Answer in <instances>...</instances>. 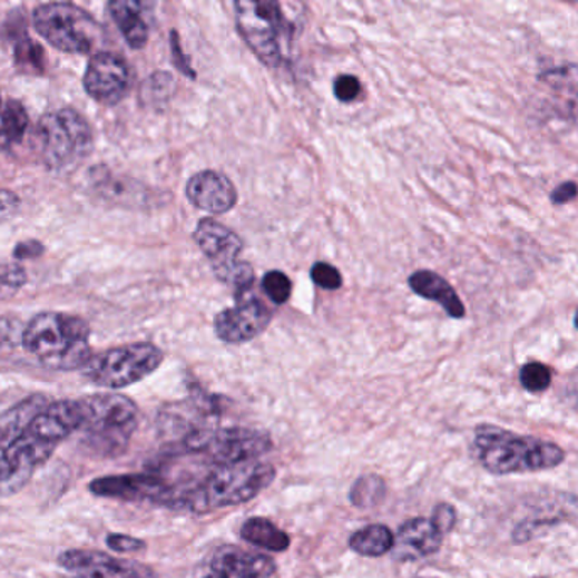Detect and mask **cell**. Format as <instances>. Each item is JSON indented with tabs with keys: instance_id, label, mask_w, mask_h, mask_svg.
I'll return each mask as SVG.
<instances>
[{
	"instance_id": "1",
	"label": "cell",
	"mask_w": 578,
	"mask_h": 578,
	"mask_svg": "<svg viewBox=\"0 0 578 578\" xmlns=\"http://www.w3.org/2000/svg\"><path fill=\"white\" fill-rule=\"evenodd\" d=\"M276 469L261 460L214 467L202 479L175 484L168 509L208 515L256 499L273 484Z\"/></svg>"
},
{
	"instance_id": "2",
	"label": "cell",
	"mask_w": 578,
	"mask_h": 578,
	"mask_svg": "<svg viewBox=\"0 0 578 578\" xmlns=\"http://www.w3.org/2000/svg\"><path fill=\"white\" fill-rule=\"evenodd\" d=\"M470 453L492 476L543 472L557 469L567 459V453L558 443L519 435L516 431L491 423H480L473 428Z\"/></svg>"
},
{
	"instance_id": "3",
	"label": "cell",
	"mask_w": 578,
	"mask_h": 578,
	"mask_svg": "<svg viewBox=\"0 0 578 578\" xmlns=\"http://www.w3.org/2000/svg\"><path fill=\"white\" fill-rule=\"evenodd\" d=\"M90 335V326L80 316L42 312L26 325L22 345L45 368L75 371L91 357Z\"/></svg>"
},
{
	"instance_id": "4",
	"label": "cell",
	"mask_w": 578,
	"mask_h": 578,
	"mask_svg": "<svg viewBox=\"0 0 578 578\" xmlns=\"http://www.w3.org/2000/svg\"><path fill=\"white\" fill-rule=\"evenodd\" d=\"M80 401L81 447L90 455H123L139 424V408L123 394H94Z\"/></svg>"
},
{
	"instance_id": "5",
	"label": "cell",
	"mask_w": 578,
	"mask_h": 578,
	"mask_svg": "<svg viewBox=\"0 0 578 578\" xmlns=\"http://www.w3.org/2000/svg\"><path fill=\"white\" fill-rule=\"evenodd\" d=\"M287 0H234L235 26L261 63L281 67L284 48L290 46L296 18L287 14Z\"/></svg>"
},
{
	"instance_id": "6",
	"label": "cell",
	"mask_w": 578,
	"mask_h": 578,
	"mask_svg": "<svg viewBox=\"0 0 578 578\" xmlns=\"http://www.w3.org/2000/svg\"><path fill=\"white\" fill-rule=\"evenodd\" d=\"M36 144L42 165L58 175H70L94 149V130L71 107L45 114L36 127Z\"/></svg>"
},
{
	"instance_id": "7",
	"label": "cell",
	"mask_w": 578,
	"mask_h": 578,
	"mask_svg": "<svg viewBox=\"0 0 578 578\" xmlns=\"http://www.w3.org/2000/svg\"><path fill=\"white\" fill-rule=\"evenodd\" d=\"M193 238L210 263L217 280L234 290L235 298L243 300L256 281L254 267L247 261L241 259L243 238L210 217L198 222Z\"/></svg>"
},
{
	"instance_id": "8",
	"label": "cell",
	"mask_w": 578,
	"mask_h": 578,
	"mask_svg": "<svg viewBox=\"0 0 578 578\" xmlns=\"http://www.w3.org/2000/svg\"><path fill=\"white\" fill-rule=\"evenodd\" d=\"M165 361V352L153 344H129L91 355L81 374L91 384L123 390L155 374Z\"/></svg>"
},
{
	"instance_id": "9",
	"label": "cell",
	"mask_w": 578,
	"mask_h": 578,
	"mask_svg": "<svg viewBox=\"0 0 578 578\" xmlns=\"http://www.w3.org/2000/svg\"><path fill=\"white\" fill-rule=\"evenodd\" d=\"M32 22L39 36L63 53H90L100 35L97 21L70 2L39 6L32 14Z\"/></svg>"
},
{
	"instance_id": "10",
	"label": "cell",
	"mask_w": 578,
	"mask_h": 578,
	"mask_svg": "<svg viewBox=\"0 0 578 578\" xmlns=\"http://www.w3.org/2000/svg\"><path fill=\"white\" fill-rule=\"evenodd\" d=\"M58 443L45 439L28 428L21 439L16 440L0 453V498L18 494L36 470L48 462L57 450Z\"/></svg>"
},
{
	"instance_id": "11",
	"label": "cell",
	"mask_w": 578,
	"mask_h": 578,
	"mask_svg": "<svg viewBox=\"0 0 578 578\" xmlns=\"http://www.w3.org/2000/svg\"><path fill=\"white\" fill-rule=\"evenodd\" d=\"M273 447V439L263 430L244 427L214 428L208 433L200 455H204L212 467L231 466L259 460L270 453Z\"/></svg>"
},
{
	"instance_id": "12",
	"label": "cell",
	"mask_w": 578,
	"mask_h": 578,
	"mask_svg": "<svg viewBox=\"0 0 578 578\" xmlns=\"http://www.w3.org/2000/svg\"><path fill=\"white\" fill-rule=\"evenodd\" d=\"M57 561L60 578H159L155 568L143 561L99 550H67Z\"/></svg>"
},
{
	"instance_id": "13",
	"label": "cell",
	"mask_w": 578,
	"mask_h": 578,
	"mask_svg": "<svg viewBox=\"0 0 578 578\" xmlns=\"http://www.w3.org/2000/svg\"><path fill=\"white\" fill-rule=\"evenodd\" d=\"M175 484L158 472L120 473L91 480L88 491L97 498L151 502L168 508Z\"/></svg>"
},
{
	"instance_id": "14",
	"label": "cell",
	"mask_w": 578,
	"mask_h": 578,
	"mask_svg": "<svg viewBox=\"0 0 578 578\" xmlns=\"http://www.w3.org/2000/svg\"><path fill=\"white\" fill-rule=\"evenodd\" d=\"M133 81L129 63L120 55L100 51L88 61L84 87L88 97L102 106H116L126 97Z\"/></svg>"
},
{
	"instance_id": "15",
	"label": "cell",
	"mask_w": 578,
	"mask_h": 578,
	"mask_svg": "<svg viewBox=\"0 0 578 578\" xmlns=\"http://www.w3.org/2000/svg\"><path fill=\"white\" fill-rule=\"evenodd\" d=\"M273 312L257 298L238 300V305L222 310L214 320L215 333L225 344H246L270 326Z\"/></svg>"
},
{
	"instance_id": "16",
	"label": "cell",
	"mask_w": 578,
	"mask_h": 578,
	"mask_svg": "<svg viewBox=\"0 0 578 578\" xmlns=\"http://www.w3.org/2000/svg\"><path fill=\"white\" fill-rule=\"evenodd\" d=\"M276 571V564L270 555L222 545L208 560L204 578H271Z\"/></svg>"
},
{
	"instance_id": "17",
	"label": "cell",
	"mask_w": 578,
	"mask_h": 578,
	"mask_svg": "<svg viewBox=\"0 0 578 578\" xmlns=\"http://www.w3.org/2000/svg\"><path fill=\"white\" fill-rule=\"evenodd\" d=\"M186 198L193 207L208 214L222 215L237 204V188L228 176L214 169L193 175L186 183Z\"/></svg>"
},
{
	"instance_id": "18",
	"label": "cell",
	"mask_w": 578,
	"mask_h": 578,
	"mask_svg": "<svg viewBox=\"0 0 578 578\" xmlns=\"http://www.w3.org/2000/svg\"><path fill=\"white\" fill-rule=\"evenodd\" d=\"M445 535L437 528L431 518L408 519L394 535V560L414 561L439 553Z\"/></svg>"
},
{
	"instance_id": "19",
	"label": "cell",
	"mask_w": 578,
	"mask_h": 578,
	"mask_svg": "<svg viewBox=\"0 0 578 578\" xmlns=\"http://www.w3.org/2000/svg\"><path fill=\"white\" fill-rule=\"evenodd\" d=\"M110 16L133 50H143L151 35L156 0H109Z\"/></svg>"
},
{
	"instance_id": "20",
	"label": "cell",
	"mask_w": 578,
	"mask_h": 578,
	"mask_svg": "<svg viewBox=\"0 0 578 578\" xmlns=\"http://www.w3.org/2000/svg\"><path fill=\"white\" fill-rule=\"evenodd\" d=\"M408 284L413 290L414 295L421 298L430 300V302L439 303L450 319L462 320L466 316V305H463L460 296L457 295L452 284L440 276L435 271L420 270L414 271L408 277Z\"/></svg>"
},
{
	"instance_id": "21",
	"label": "cell",
	"mask_w": 578,
	"mask_h": 578,
	"mask_svg": "<svg viewBox=\"0 0 578 578\" xmlns=\"http://www.w3.org/2000/svg\"><path fill=\"white\" fill-rule=\"evenodd\" d=\"M50 404L48 398L42 394H35L28 400L19 401L14 406L9 408L6 413L0 414V452L21 439L32 421L45 411Z\"/></svg>"
},
{
	"instance_id": "22",
	"label": "cell",
	"mask_w": 578,
	"mask_h": 578,
	"mask_svg": "<svg viewBox=\"0 0 578 578\" xmlns=\"http://www.w3.org/2000/svg\"><path fill=\"white\" fill-rule=\"evenodd\" d=\"M238 535L246 543L261 548V550L271 551V553H283L292 545L290 535L263 516L246 519L241 526Z\"/></svg>"
},
{
	"instance_id": "23",
	"label": "cell",
	"mask_w": 578,
	"mask_h": 578,
	"mask_svg": "<svg viewBox=\"0 0 578 578\" xmlns=\"http://www.w3.org/2000/svg\"><path fill=\"white\" fill-rule=\"evenodd\" d=\"M394 547V533L390 526L369 525L357 529L349 538V548L361 557L379 558L391 553Z\"/></svg>"
},
{
	"instance_id": "24",
	"label": "cell",
	"mask_w": 578,
	"mask_h": 578,
	"mask_svg": "<svg viewBox=\"0 0 578 578\" xmlns=\"http://www.w3.org/2000/svg\"><path fill=\"white\" fill-rule=\"evenodd\" d=\"M91 186H94L95 192L99 193L100 197L112 202V204H133V202L143 197L140 186L137 183L114 176L112 173L104 168L91 172Z\"/></svg>"
},
{
	"instance_id": "25",
	"label": "cell",
	"mask_w": 578,
	"mask_h": 578,
	"mask_svg": "<svg viewBox=\"0 0 578 578\" xmlns=\"http://www.w3.org/2000/svg\"><path fill=\"white\" fill-rule=\"evenodd\" d=\"M29 127L26 107L19 100H9L0 110V151H9L22 143Z\"/></svg>"
},
{
	"instance_id": "26",
	"label": "cell",
	"mask_w": 578,
	"mask_h": 578,
	"mask_svg": "<svg viewBox=\"0 0 578 578\" xmlns=\"http://www.w3.org/2000/svg\"><path fill=\"white\" fill-rule=\"evenodd\" d=\"M14 65L21 74L39 77L46 71V53L42 46L29 38L28 32L14 39Z\"/></svg>"
},
{
	"instance_id": "27",
	"label": "cell",
	"mask_w": 578,
	"mask_h": 578,
	"mask_svg": "<svg viewBox=\"0 0 578 578\" xmlns=\"http://www.w3.org/2000/svg\"><path fill=\"white\" fill-rule=\"evenodd\" d=\"M385 492V480L382 479L378 473H365V476L359 477L352 486L351 499L352 506L359 509L375 508L384 501Z\"/></svg>"
},
{
	"instance_id": "28",
	"label": "cell",
	"mask_w": 578,
	"mask_h": 578,
	"mask_svg": "<svg viewBox=\"0 0 578 578\" xmlns=\"http://www.w3.org/2000/svg\"><path fill=\"white\" fill-rule=\"evenodd\" d=\"M519 382L522 390L531 394H541L550 390L553 382V371L543 362L531 361L526 362L519 371Z\"/></svg>"
},
{
	"instance_id": "29",
	"label": "cell",
	"mask_w": 578,
	"mask_h": 578,
	"mask_svg": "<svg viewBox=\"0 0 578 578\" xmlns=\"http://www.w3.org/2000/svg\"><path fill=\"white\" fill-rule=\"evenodd\" d=\"M261 284H263V292L274 305H286L292 296V280L283 271H267Z\"/></svg>"
},
{
	"instance_id": "30",
	"label": "cell",
	"mask_w": 578,
	"mask_h": 578,
	"mask_svg": "<svg viewBox=\"0 0 578 578\" xmlns=\"http://www.w3.org/2000/svg\"><path fill=\"white\" fill-rule=\"evenodd\" d=\"M333 94L341 102H355L362 94L361 80L354 75H341L333 81Z\"/></svg>"
},
{
	"instance_id": "31",
	"label": "cell",
	"mask_w": 578,
	"mask_h": 578,
	"mask_svg": "<svg viewBox=\"0 0 578 578\" xmlns=\"http://www.w3.org/2000/svg\"><path fill=\"white\" fill-rule=\"evenodd\" d=\"M312 280L313 283L319 284L323 290H330L335 292L342 286V274L341 271L336 270L332 264L316 263L312 267Z\"/></svg>"
},
{
	"instance_id": "32",
	"label": "cell",
	"mask_w": 578,
	"mask_h": 578,
	"mask_svg": "<svg viewBox=\"0 0 578 578\" xmlns=\"http://www.w3.org/2000/svg\"><path fill=\"white\" fill-rule=\"evenodd\" d=\"M26 271L19 264H8L0 266V292H18L19 287L25 286Z\"/></svg>"
},
{
	"instance_id": "33",
	"label": "cell",
	"mask_w": 578,
	"mask_h": 578,
	"mask_svg": "<svg viewBox=\"0 0 578 578\" xmlns=\"http://www.w3.org/2000/svg\"><path fill=\"white\" fill-rule=\"evenodd\" d=\"M107 547L117 553H136V551L146 550V541L140 538L130 537V535L110 533L106 538Z\"/></svg>"
},
{
	"instance_id": "34",
	"label": "cell",
	"mask_w": 578,
	"mask_h": 578,
	"mask_svg": "<svg viewBox=\"0 0 578 578\" xmlns=\"http://www.w3.org/2000/svg\"><path fill=\"white\" fill-rule=\"evenodd\" d=\"M431 521L435 522L443 535H449L457 525V509L449 502H439L431 512Z\"/></svg>"
},
{
	"instance_id": "35",
	"label": "cell",
	"mask_w": 578,
	"mask_h": 578,
	"mask_svg": "<svg viewBox=\"0 0 578 578\" xmlns=\"http://www.w3.org/2000/svg\"><path fill=\"white\" fill-rule=\"evenodd\" d=\"M169 45H172V57L175 67L178 68L183 75H186V77L195 80V78H197V71L193 70L192 65H189V58L186 57L185 51H183L178 32L172 31V39H169Z\"/></svg>"
},
{
	"instance_id": "36",
	"label": "cell",
	"mask_w": 578,
	"mask_h": 578,
	"mask_svg": "<svg viewBox=\"0 0 578 578\" xmlns=\"http://www.w3.org/2000/svg\"><path fill=\"white\" fill-rule=\"evenodd\" d=\"M21 210V198L14 192L0 188V224L11 221Z\"/></svg>"
},
{
	"instance_id": "37",
	"label": "cell",
	"mask_w": 578,
	"mask_h": 578,
	"mask_svg": "<svg viewBox=\"0 0 578 578\" xmlns=\"http://www.w3.org/2000/svg\"><path fill=\"white\" fill-rule=\"evenodd\" d=\"M578 198V183L577 182H564L551 189L550 202L555 207H564V205L571 204V202Z\"/></svg>"
},
{
	"instance_id": "38",
	"label": "cell",
	"mask_w": 578,
	"mask_h": 578,
	"mask_svg": "<svg viewBox=\"0 0 578 578\" xmlns=\"http://www.w3.org/2000/svg\"><path fill=\"white\" fill-rule=\"evenodd\" d=\"M42 254H45V246L39 241H35V238L22 241L14 247L16 261L38 259Z\"/></svg>"
},
{
	"instance_id": "39",
	"label": "cell",
	"mask_w": 578,
	"mask_h": 578,
	"mask_svg": "<svg viewBox=\"0 0 578 578\" xmlns=\"http://www.w3.org/2000/svg\"><path fill=\"white\" fill-rule=\"evenodd\" d=\"M567 117L571 124L578 129V94H575L571 97L570 102L567 106Z\"/></svg>"
},
{
	"instance_id": "40",
	"label": "cell",
	"mask_w": 578,
	"mask_h": 578,
	"mask_svg": "<svg viewBox=\"0 0 578 578\" xmlns=\"http://www.w3.org/2000/svg\"><path fill=\"white\" fill-rule=\"evenodd\" d=\"M561 2H567V4H570L571 8H575L578 11V0H561Z\"/></svg>"
},
{
	"instance_id": "41",
	"label": "cell",
	"mask_w": 578,
	"mask_h": 578,
	"mask_svg": "<svg viewBox=\"0 0 578 578\" xmlns=\"http://www.w3.org/2000/svg\"><path fill=\"white\" fill-rule=\"evenodd\" d=\"M574 326H575V330H578V308H577V312H575Z\"/></svg>"
},
{
	"instance_id": "42",
	"label": "cell",
	"mask_w": 578,
	"mask_h": 578,
	"mask_svg": "<svg viewBox=\"0 0 578 578\" xmlns=\"http://www.w3.org/2000/svg\"><path fill=\"white\" fill-rule=\"evenodd\" d=\"M574 408H575V411H578V398H577V401H575Z\"/></svg>"
},
{
	"instance_id": "43",
	"label": "cell",
	"mask_w": 578,
	"mask_h": 578,
	"mask_svg": "<svg viewBox=\"0 0 578 578\" xmlns=\"http://www.w3.org/2000/svg\"><path fill=\"white\" fill-rule=\"evenodd\" d=\"M0 110H2V94H0Z\"/></svg>"
}]
</instances>
